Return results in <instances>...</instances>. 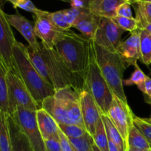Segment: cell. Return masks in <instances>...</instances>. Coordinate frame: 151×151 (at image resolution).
<instances>
[{"mask_svg":"<svg viewBox=\"0 0 151 151\" xmlns=\"http://www.w3.org/2000/svg\"><path fill=\"white\" fill-rule=\"evenodd\" d=\"M150 148H151V145H150Z\"/></svg>","mask_w":151,"mask_h":151,"instance_id":"46","label":"cell"},{"mask_svg":"<svg viewBox=\"0 0 151 151\" xmlns=\"http://www.w3.org/2000/svg\"><path fill=\"white\" fill-rule=\"evenodd\" d=\"M92 148H93V151H104V150H101V149H99V147H98L97 146H96V145L94 144L93 141L92 142Z\"/></svg>","mask_w":151,"mask_h":151,"instance_id":"39","label":"cell"},{"mask_svg":"<svg viewBox=\"0 0 151 151\" xmlns=\"http://www.w3.org/2000/svg\"><path fill=\"white\" fill-rule=\"evenodd\" d=\"M44 145L47 151H62L59 138L50 139L44 141Z\"/></svg>","mask_w":151,"mask_h":151,"instance_id":"36","label":"cell"},{"mask_svg":"<svg viewBox=\"0 0 151 151\" xmlns=\"http://www.w3.org/2000/svg\"><path fill=\"white\" fill-rule=\"evenodd\" d=\"M142 118V117H141ZM142 119L143 121H144L145 122H147V123L150 124V125H151V117H144V118H142Z\"/></svg>","mask_w":151,"mask_h":151,"instance_id":"41","label":"cell"},{"mask_svg":"<svg viewBox=\"0 0 151 151\" xmlns=\"http://www.w3.org/2000/svg\"><path fill=\"white\" fill-rule=\"evenodd\" d=\"M59 1L70 3L71 7H73V8L82 9L88 8L90 2L93 0H59Z\"/></svg>","mask_w":151,"mask_h":151,"instance_id":"35","label":"cell"},{"mask_svg":"<svg viewBox=\"0 0 151 151\" xmlns=\"http://www.w3.org/2000/svg\"><path fill=\"white\" fill-rule=\"evenodd\" d=\"M144 1H147V2H150L151 3V0H142Z\"/></svg>","mask_w":151,"mask_h":151,"instance_id":"44","label":"cell"},{"mask_svg":"<svg viewBox=\"0 0 151 151\" xmlns=\"http://www.w3.org/2000/svg\"><path fill=\"white\" fill-rule=\"evenodd\" d=\"M129 151H147V150H139V149L133 148V147H129Z\"/></svg>","mask_w":151,"mask_h":151,"instance_id":"43","label":"cell"},{"mask_svg":"<svg viewBox=\"0 0 151 151\" xmlns=\"http://www.w3.org/2000/svg\"><path fill=\"white\" fill-rule=\"evenodd\" d=\"M136 11V18L139 29H144L151 24V3L141 1L133 4Z\"/></svg>","mask_w":151,"mask_h":151,"instance_id":"22","label":"cell"},{"mask_svg":"<svg viewBox=\"0 0 151 151\" xmlns=\"http://www.w3.org/2000/svg\"><path fill=\"white\" fill-rule=\"evenodd\" d=\"M4 1H8L13 5V8H21L25 11L30 12L35 15L39 9L37 8L31 0H3Z\"/></svg>","mask_w":151,"mask_h":151,"instance_id":"33","label":"cell"},{"mask_svg":"<svg viewBox=\"0 0 151 151\" xmlns=\"http://www.w3.org/2000/svg\"><path fill=\"white\" fill-rule=\"evenodd\" d=\"M112 20L121 29L124 31L133 32L139 28L138 22L135 18L122 17V16H116Z\"/></svg>","mask_w":151,"mask_h":151,"instance_id":"31","label":"cell"},{"mask_svg":"<svg viewBox=\"0 0 151 151\" xmlns=\"http://www.w3.org/2000/svg\"><path fill=\"white\" fill-rule=\"evenodd\" d=\"M10 116L28 137L34 150L47 151L37 123L36 111L16 107Z\"/></svg>","mask_w":151,"mask_h":151,"instance_id":"8","label":"cell"},{"mask_svg":"<svg viewBox=\"0 0 151 151\" xmlns=\"http://www.w3.org/2000/svg\"><path fill=\"white\" fill-rule=\"evenodd\" d=\"M135 70L130 75V78L127 80H123V85L124 86H132L136 85L139 90H142L144 86L145 79L147 78V75L142 72L138 64L136 63L134 66Z\"/></svg>","mask_w":151,"mask_h":151,"instance_id":"29","label":"cell"},{"mask_svg":"<svg viewBox=\"0 0 151 151\" xmlns=\"http://www.w3.org/2000/svg\"><path fill=\"white\" fill-rule=\"evenodd\" d=\"M94 99L102 114H107L113 98V94L102 75L98 65L94 42L90 44V55L84 78V88Z\"/></svg>","mask_w":151,"mask_h":151,"instance_id":"5","label":"cell"},{"mask_svg":"<svg viewBox=\"0 0 151 151\" xmlns=\"http://www.w3.org/2000/svg\"><path fill=\"white\" fill-rule=\"evenodd\" d=\"M124 2L127 1L125 0H93L88 9L99 17L112 19L117 16L118 7Z\"/></svg>","mask_w":151,"mask_h":151,"instance_id":"18","label":"cell"},{"mask_svg":"<svg viewBox=\"0 0 151 151\" xmlns=\"http://www.w3.org/2000/svg\"><path fill=\"white\" fill-rule=\"evenodd\" d=\"M62 132L70 139H79L84 137L87 132L84 128L73 124H58Z\"/></svg>","mask_w":151,"mask_h":151,"instance_id":"28","label":"cell"},{"mask_svg":"<svg viewBox=\"0 0 151 151\" xmlns=\"http://www.w3.org/2000/svg\"><path fill=\"white\" fill-rule=\"evenodd\" d=\"M101 116H102L105 129H106L108 139L110 140L115 145L118 151H129L126 147V145L122 137L117 131L116 128L113 125L112 121L110 120L109 116L107 114H101Z\"/></svg>","mask_w":151,"mask_h":151,"instance_id":"21","label":"cell"},{"mask_svg":"<svg viewBox=\"0 0 151 151\" xmlns=\"http://www.w3.org/2000/svg\"><path fill=\"white\" fill-rule=\"evenodd\" d=\"M40 50L45 62L50 86L55 91L70 86L81 93L84 88V79L67 66L55 48H45L40 43Z\"/></svg>","mask_w":151,"mask_h":151,"instance_id":"4","label":"cell"},{"mask_svg":"<svg viewBox=\"0 0 151 151\" xmlns=\"http://www.w3.org/2000/svg\"><path fill=\"white\" fill-rule=\"evenodd\" d=\"M7 72L0 63V111L8 114Z\"/></svg>","mask_w":151,"mask_h":151,"instance_id":"27","label":"cell"},{"mask_svg":"<svg viewBox=\"0 0 151 151\" xmlns=\"http://www.w3.org/2000/svg\"><path fill=\"white\" fill-rule=\"evenodd\" d=\"M3 1L0 0V63L6 72L18 74L13 56V47L17 41L3 10Z\"/></svg>","mask_w":151,"mask_h":151,"instance_id":"9","label":"cell"},{"mask_svg":"<svg viewBox=\"0 0 151 151\" xmlns=\"http://www.w3.org/2000/svg\"><path fill=\"white\" fill-rule=\"evenodd\" d=\"M141 91L143 93L145 102L148 104H151V78L148 76L145 79L144 86Z\"/></svg>","mask_w":151,"mask_h":151,"instance_id":"34","label":"cell"},{"mask_svg":"<svg viewBox=\"0 0 151 151\" xmlns=\"http://www.w3.org/2000/svg\"><path fill=\"white\" fill-rule=\"evenodd\" d=\"M36 119L43 140L59 138V127L56 121L43 109L36 111Z\"/></svg>","mask_w":151,"mask_h":151,"instance_id":"17","label":"cell"},{"mask_svg":"<svg viewBox=\"0 0 151 151\" xmlns=\"http://www.w3.org/2000/svg\"><path fill=\"white\" fill-rule=\"evenodd\" d=\"M124 32V30L121 29L112 19L102 17L93 41L95 44L102 48L112 52H116Z\"/></svg>","mask_w":151,"mask_h":151,"instance_id":"12","label":"cell"},{"mask_svg":"<svg viewBox=\"0 0 151 151\" xmlns=\"http://www.w3.org/2000/svg\"><path fill=\"white\" fill-rule=\"evenodd\" d=\"M96 60L102 75L114 95L127 103L123 77L127 66L117 52H112L94 44Z\"/></svg>","mask_w":151,"mask_h":151,"instance_id":"6","label":"cell"},{"mask_svg":"<svg viewBox=\"0 0 151 151\" xmlns=\"http://www.w3.org/2000/svg\"><path fill=\"white\" fill-rule=\"evenodd\" d=\"M117 16H122V17L133 18V14H132L131 4L127 1L121 4L117 10Z\"/></svg>","mask_w":151,"mask_h":151,"instance_id":"37","label":"cell"},{"mask_svg":"<svg viewBox=\"0 0 151 151\" xmlns=\"http://www.w3.org/2000/svg\"><path fill=\"white\" fill-rule=\"evenodd\" d=\"M81 9L70 8L50 13L46 11L47 19L57 27L64 30H68L72 27L74 22L78 17Z\"/></svg>","mask_w":151,"mask_h":151,"instance_id":"20","label":"cell"},{"mask_svg":"<svg viewBox=\"0 0 151 151\" xmlns=\"http://www.w3.org/2000/svg\"><path fill=\"white\" fill-rule=\"evenodd\" d=\"M8 114L11 115L16 107L36 111L40 108L36 103L19 74L7 72Z\"/></svg>","mask_w":151,"mask_h":151,"instance_id":"7","label":"cell"},{"mask_svg":"<svg viewBox=\"0 0 151 151\" xmlns=\"http://www.w3.org/2000/svg\"><path fill=\"white\" fill-rule=\"evenodd\" d=\"M140 59L147 66L151 64V34L144 29H140Z\"/></svg>","mask_w":151,"mask_h":151,"instance_id":"23","label":"cell"},{"mask_svg":"<svg viewBox=\"0 0 151 151\" xmlns=\"http://www.w3.org/2000/svg\"><path fill=\"white\" fill-rule=\"evenodd\" d=\"M126 1H127V2L130 3L131 5H133V4H136V3H138L139 1H142V0H125Z\"/></svg>","mask_w":151,"mask_h":151,"instance_id":"40","label":"cell"},{"mask_svg":"<svg viewBox=\"0 0 151 151\" xmlns=\"http://www.w3.org/2000/svg\"><path fill=\"white\" fill-rule=\"evenodd\" d=\"M41 109L50 114L58 124H73L84 128L80 93L71 87L56 90L53 95L43 100Z\"/></svg>","mask_w":151,"mask_h":151,"instance_id":"1","label":"cell"},{"mask_svg":"<svg viewBox=\"0 0 151 151\" xmlns=\"http://www.w3.org/2000/svg\"><path fill=\"white\" fill-rule=\"evenodd\" d=\"M94 144L101 150L104 151H109L108 150V138L106 129L104 125L103 120L99 119L96 126V130L93 136L92 137Z\"/></svg>","mask_w":151,"mask_h":151,"instance_id":"26","label":"cell"},{"mask_svg":"<svg viewBox=\"0 0 151 151\" xmlns=\"http://www.w3.org/2000/svg\"><path fill=\"white\" fill-rule=\"evenodd\" d=\"M80 105L84 128L92 137L95 133L96 124L101 119L102 113L94 99L85 90H82L80 93Z\"/></svg>","mask_w":151,"mask_h":151,"instance_id":"13","label":"cell"},{"mask_svg":"<svg viewBox=\"0 0 151 151\" xmlns=\"http://www.w3.org/2000/svg\"><path fill=\"white\" fill-rule=\"evenodd\" d=\"M108 150H109V151H118L117 147L115 146V145L109 139H108Z\"/></svg>","mask_w":151,"mask_h":151,"instance_id":"38","label":"cell"},{"mask_svg":"<svg viewBox=\"0 0 151 151\" xmlns=\"http://www.w3.org/2000/svg\"><path fill=\"white\" fill-rule=\"evenodd\" d=\"M45 13V10L39 9L37 13L33 15L34 32L45 48L54 49L56 44L68 35L71 29L64 30L57 27L47 19Z\"/></svg>","mask_w":151,"mask_h":151,"instance_id":"10","label":"cell"},{"mask_svg":"<svg viewBox=\"0 0 151 151\" xmlns=\"http://www.w3.org/2000/svg\"><path fill=\"white\" fill-rule=\"evenodd\" d=\"M122 137L126 147L128 149V137L130 129L133 126V115L128 103L113 94V98L107 114Z\"/></svg>","mask_w":151,"mask_h":151,"instance_id":"11","label":"cell"},{"mask_svg":"<svg viewBox=\"0 0 151 151\" xmlns=\"http://www.w3.org/2000/svg\"><path fill=\"white\" fill-rule=\"evenodd\" d=\"M13 56L18 74L38 107L41 109L43 100L54 94L55 90L43 80L31 63L27 47L16 41L13 47Z\"/></svg>","mask_w":151,"mask_h":151,"instance_id":"2","label":"cell"},{"mask_svg":"<svg viewBox=\"0 0 151 151\" xmlns=\"http://www.w3.org/2000/svg\"><path fill=\"white\" fill-rule=\"evenodd\" d=\"M133 125L145 137L147 141L151 145V125L147 123L142 118L133 115Z\"/></svg>","mask_w":151,"mask_h":151,"instance_id":"32","label":"cell"},{"mask_svg":"<svg viewBox=\"0 0 151 151\" xmlns=\"http://www.w3.org/2000/svg\"><path fill=\"white\" fill-rule=\"evenodd\" d=\"M127 143L129 147H133L142 150H148L150 149L149 142L147 141L142 133L134 126V125L129 133Z\"/></svg>","mask_w":151,"mask_h":151,"instance_id":"25","label":"cell"},{"mask_svg":"<svg viewBox=\"0 0 151 151\" xmlns=\"http://www.w3.org/2000/svg\"><path fill=\"white\" fill-rule=\"evenodd\" d=\"M140 29L138 28L129 38L121 41L117 48L116 52L121 57L127 67L135 66L137 60L140 59Z\"/></svg>","mask_w":151,"mask_h":151,"instance_id":"14","label":"cell"},{"mask_svg":"<svg viewBox=\"0 0 151 151\" xmlns=\"http://www.w3.org/2000/svg\"><path fill=\"white\" fill-rule=\"evenodd\" d=\"M7 120L11 139L12 151H35L28 137L8 114H7Z\"/></svg>","mask_w":151,"mask_h":151,"instance_id":"19","label":"cell"},{"mask_svg":"<svg viewBox=\"0 0 151 151\" xmlns=\"http://www.w3.org/2000/svg\"><path fill=\"white\" fill-rule=\"evenodd\" d=\"M147 151H151V148L150 149V150H147Z\"/></svg>","mask_w":151,"mask_h":151,"instance_id":"45","label":"cell"},{"mask_svg":"<svg viewBox=\"0 0 151 151\" xmlns=\"http://www.w3.org/2000/svg\"><path fill=\"white\" fill-rule=\"evenodd\" d=\"M5 16L10 26L17 29L28 41V47L35 51H38L40 50V43L37 41L32 22L22 16L17 10L15 14L5 13Z\"/></svg>","mask_w":151,"mask_h":151,"instance_id":"15","label":"cell"},{"mask_svg":"<svg viewBox=\"0 0 151 151\" xmlns=\"http://www.w3.org/2000/svg\"><path fill=\"white\" fill-rule=\"evenodd\" d=\"M68 139L76 151H93L92 148L93 139L88 134L79 139Z\"/></svg>","mask_w":151,"mask_h":151,"instance_id":"30","label":"cell"},{"mask_svg":"<svg viewBox=\"0 0 151 151\" xmlns=\"http://www.w3.org/2000/svg\"><path fill=\"white\" fill-rule=\"evenodd\" d=\"M99 22L100 17L91 13L88 8H82L72 27L79 31L83 36L93 40L99 27Z\"/></svg>","mask_w":151,"mask_h":151,"instance_id":"16","label":"cell"},{"mask_svg":"<svg viewBox=\"0 0 151 151\" xmlns=\"http://www.w3.org/2000/svg\"><path fill=\"white\" fill-rule=\"evenodd\" d=\"M91 41L71 30L55 46V50L67 66L83 79L88 65Z\"/></svg>","mask_w":151,"mask_h":151,"instance_id":"3","label":"cell"},{"mask_svg":"<svg viewBox=\"0 0 151 151\" xmlns=\"http://www.w3.org/2000/svg\"><path fill=\"white\" fill-rule=\"evenodd\" d=\"M0 151H12L7 113L0 111Z\"/></svg>","mask_w":151,"mask_h":151,"instance_id":"24","label":"cell"},{"mask_svg":"<svg viewBox=\"0 0 151 151\" xmlns=\"http://www.w3.org/2000/svg\"><path fill=\"white\" fill-rule=\"evenodd\" d=\"M144 29H146L147 31H148V32L151 34V24H149L147 25V27L144 28Z\"/></svg>","mask_w":151,"mask_h":151,"instance_id":"42","label":"cell"}]
</instances>
